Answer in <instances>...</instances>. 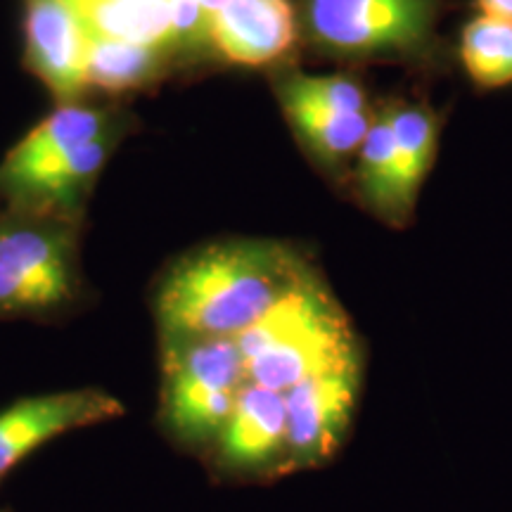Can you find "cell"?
<instances>
[{"mask_svg": "<svg viewBox=\"0 0 512 512\" xmlns=\"http://www.w3.org/2000/svg\"><path fill=\"white\" fill-rule=\"evenodd\" d=\"M311 271L285 242L230 238L190 249L155 285L159 337H238Z\"/></svg>", "mask_w": 512, "mask_h": 512, "instance_id": "1", "label": "cell"}, {"mask_svg": "<svg viewBox=\"0 0 512 512\" xmlns=\"http://www.w3.org/2000/svg\"><path fill=\"white\" fill-rule=\"evenodd\" d=\"M247 382L287 392L306 377L358 361L361 344L330 287L311 271L235 337Z\"/></svg>", "mask_w": 512, "mask_h": 512, "instance_id": "2", "label": "cell"}, {"mask_svg": "<svg viewBox=\"0 0 512 512\" xmlns=\"http://www.w3.org/2000/svg\"><path fill=\"white\" fill-rule=\"evenodd\" d=\"M83 219L29 207L0 211V323L67 318L86 302Z\"/></svg>", "mask_w": 512, "mask_h": 512, "instance_id": "3", "label": "cell"}, {"mask_svg": "<svg viewBox=\"0 0 512 512\" xmlns=\"http://www.w3.org/2000/svg\"><path fill=\"white\" fill-rule=\"evenodd\" d=\"M159 427L171 444L204 458L247 384L235 337H159Z\"/></svg>", "mask_w": 512, "mask_h": 512, "instance_id": "4", "label": "cell"}, {"mask_svg": "<svg viewBox=\"0 0 512 512\" xmlns=\"http://www.w3.org/2000/svg\"><path fill=\"white\" fill-rule=\"evenodd\" d=\"M437 0H306L311 43L339 57L415 53L430 41Z\"/></svg>", "mask_w": 512, "mask_h": 512, "instance_id": "5", "label": "cell"}, {"mask_svg": "<svg viewBox=\"0 0 512 512\" xmlns=\"http://www.w3.org/2000/svg\"><path fill=\"white\" fill-rule=\"evenodd\" d=\"M202 460L221 482H271L290 475L285 394L247 382Z\"/></svg>", "mask_w": 512, "mask_h": 512, "instance_id": "6", "label": "cell"}, {"mask_svg": "<svg viewBox=\"0 0 512 512\" xmlns=\"http://www.w3.org/2000/svg\"><path fill=\"white\" fill-rule=\"evenodd\" d=\"M363 387V358L311 375L287 389V456L292 472L328 463L354 425Z\"/></svg>", "mask_w": 512, "mask_h": 512, "instance_id": "7", "label": "cell"}, {"mask_svg": "<svg viewBox=\"0 0 512 512\" xmlns=\"http://www.w3.org/2000/svg\"><path fill=\"white\" fill-rule=\"evenodd\" d=\"M124 406L102 389H69L12 403L0 411V484L31 453L62 434L121 418Z\"/></svg>", "mask_w": 512, "mask_h": 512, "instance_id": "8", "label": "cell"}, {"mask_svg": "<svg viewBox=\"0 0 512 512\" xmlns=\"http://www.w3.org/2000/svg\"><path fill=\"white\" fill-rule=\"evenodd\" d=\"M126 112L117 107L69 102L57 105L41 124L31 128L0 162V200L15 204L27 195L29 188L57 169L64 159L98 138L107 128L124 119Z\"/></svg>", "mask_w": 512, "mask_h": 512, "instance_id": "9", "label": "cell"}, {"mask_svg": "<svg viewBox=\"0 0 512 512\" xmlns=\"http://www.w3.org/2000/svg\"><path fill=\"white\" fill-rule=\"evenodd\" d=\"M24 64L38 76L57 105L83 100L86 81V43L79 17L67 0H24Z\"/></svg>", "mask_w": 512, "mask_h": 512, "instance_id": "10", "label": "cell"}, {"mask_svg": "<svg viewBox=\"0 0 512 512\" xmlns=\"http://www.w3.org/2000/svg\"><path fill=\"white\" fill-rule=\"evenodd\" d=\"M290 0H226L209 24V53L238 67H268L297 41Z\"/></svg>", "mask_w": 512, "mask_h": 512, "instance_id": "11", "label": "cell"}, {"mask_svg": "<svg viewBox=\"0 0 512 512\" xmlns=\"http://www.w3.org/2000/svg\"><path fill=\"white\" fill-rule=\"evenodd\" d=\"M131 128L128 114L117 124L100 133L98 138L88 140L79 150H74L57 169L41 178L22 200L5 207H29L41 211H53V214L72 216V219H86V207L91 200L95 183L110 162L121 140Z\"/></svg>", "mask_w": 512, "mask_h": 512, "instance_id": "12", "label": "cell"}, {"mask_svg": "<svg viewBox=\"0 0 512 512\" xmlns=\"http://www.w3.org/2000/svg\"><path fill=\"white\" fill-rule=\"evenodd\" d=\"M67 3L72 5L88 38L152 43L171 50L169 0H67Z\"/></svg>", "mask_w": 512, "mask_h": 512, "instance_id": "13", "label": "cell"}, {"mask_svg": "<svg viewBox=\"0 0 512 512\" xmlns=\"http://www.w3.org/2000/svg\"><path fill=\"white\" fill-rule=\"evenodd\" d=\"M169 48L152 43L107 41L88 38L86 43V81L88 88L105 93H131L157 83L169 72Z\"/></svg>", "mask_w": 512, "mask_h": 512, "instance_id": "14", "label": "cell"}, {"mask_svg": "<svg viewBox=\"0 0 512 512\" xmlns=\"http://www.w3.org/2000/svg\"><path fill=\"white\" fill-rule=\"evenodd\" d=\"M358 192L377 219L399 228L411 219L399 192L396 140L387 112L373 114L370 128L358 147Z\"/></svg>", "mask_w": 512, "mask_h": 512, "instance_id": "15", "label": "cell"}, {"mask_svg": "<svg viewBox=\"0 0 512 512\" xmlns=\"http://www.w3.org/2000/svg\"><path fill=\"white\" fill-rule=\"evenodd\" d=\"M387 112L396 140L399 192L403 207L413 214L420 188L430 174L439 143V121L425 105H394Z\"/></svg>", "mask_w": 512, "mask_h": 512, "instance_id": "16", "label": "cell"}, {"mask_svg": "<svg viewBox=\"0 0 512 512\" xmlns=\"http://www.w3.org/2000/svg\"><path fill=\"white\" fill-rule=\"evenodd\" d=\"M283 112L306 150L318 159L320 164L337 166L344 159L358 155L363 138H366L373 114H339L318 110V107L304 105V102L283 100Z\"/></svg>", "mask_w": 512, "mask_h": 512, "instance_id": "17", "label": "cell"}, {"mask_svg": "<svg viewBox=\"0 0 512 512\" xmlns=\"http://www.w3.org/2000/svg\"><path fill=\"white\" fill-rule=\"evenodd\" d=\"M460 60L479 88L512 83V22L477 15L460 36Z\"/></svg>", "mask_w": 512, "mask_h": 512, "instance_id": "18", "label": "cell"}, {"mask_svg": "<svg viewBox=\"0 0 512 512\" xmlns=\"http://www.w3.org/2000/svg\"><path fill=\"white\" fill-rule=\"evenodd\" d=\"M278 98L280 102H304V105L318 107V110L339 114L370 112L366 91L361 88V83L347 79V76H285V79L278 81Z\"/></svg>", "mask_w": 512, "mask_h": 512, "instance_id": "19", "label": "cell"}, {"mask_svg": "<svg viewBox=\"0 0 512 512\" xmlns=\"http://www.w3.org/2000/svg\"><path fill=\"white\" fill-rule=\"evenodd\" d=\"M479 15L512 22V0H477Z\"/></svg>", "mask_w": 512, "mask_h": 512, "instance_id": "20", "label": "cell"}, {"mask_svg": "<svg viewBox=\"0 0 512 512\" xmlns=\"http://www.w3.org/2000/svg\"><path fill=\"white\" fill-rule=\"evenodd\" d=\"M223 3H226V0H200V5H202L204 15H207V19H209V24H211V17L216 15V10H219Z\"/></svg>", "mask_w": 512, "mask_h": 512, "instance_id": "21", "label": "cell"}, {"mask_svg": "<svg viewBox=\"0 0 512 512\" xmlns=\"http://www.w3.org/2000/svg\"><path fill=\"white\" fill-rule=\"evenodd\" d=\"M0 512H5V510H0Z\"/></svg>", "mask_w": 512, "mask_h": 512, "instance_id": "22", "label": "cell"}]
</instances>
